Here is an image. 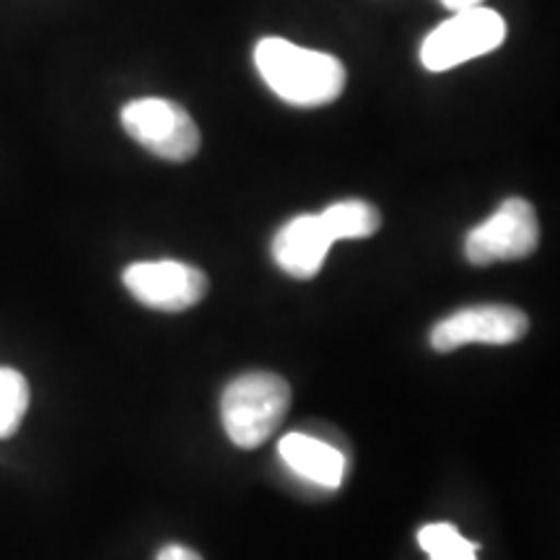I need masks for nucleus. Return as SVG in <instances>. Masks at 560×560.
I'll list each match as a JSON object with an SVG mask.
<instances>
[{
  "label": "nucleus",
  "instance_id": "obj_1",
  "mask_svg": "<svg viewBox=\"0 0 560 560\" xmlns=\"http://www.w3.org/2000/svg\"><path fill=\"white\" fill-rule=\"evenodd\" d=\"M255 68L278 100L293 107H325L346 91V66L330 52L265 37L255 47Z\"/></svg>",
  "mask_w": 560,
  "mask_h": 560
},
{
  "label": "nucleus",
  "instance_id": "obj_2",
  "mask_svg": "<svg viewBox=\"0 0 560 560\" xmlns=\"http://www.w3.org/2000/svg\"><path fill=\"white\" fill-rule=\"evenodd\" d=\"M291 405V387L283 376L252 371L236 376L223 389L221 420L231 444L240 450H257L280 429Z\"/></svg>",
  "mask_w": 560,
  "mask_h": 560
},
{
  "label": "nucleus",
  "instance_id": "obj_3",
  "mask_svg": "<svg viewBox=\"0 0 560 560\" xmlns=\"http://www.w3.org/2000/svg\"><path fill=\"white\" fill-rule=\"evenodd\" d=\"M503 39H506V21L501 13L475 5V9L454 13L423 39L420 62L431 73H444L462 62L499 50Z\"/></svg>",
  "mask_w": 560,
  "mask_h": 560
},
{
  "label": "nucleus",
  "instance_id": "obj_4",
  "mask_svg": "<svg viewBox=\"0 0 560 560\" xmlns=\"http://www.w3.org/2000/svg\"><path fill=\"white\" fill-rule=\"evenodd\" d=\"M122 128L136 143L153 156L174 161H190L200 151V130L182 104L149 96L128 102L122 107Z\"/></svg>",
  "mask_w": 560,
  "mask_h": 560
},
{
  "label": "nucleus",
  "instance_id": "obj_5",
  "mask_svg": "<svg viewBox=\"0 0 560 560\" xmlns=\"http://www.w3.org/2000/svg\"><path fill=\"white\" fill-rule=\"evenodd\" d=\"M540 244V221L535 206L524 198L503 200L499 210L475 226L465 240L467 262L486 268L495 262L524 260Z\"/></svg>",
  "mask_w": 560,
  "mask_h": 560
},
{
  "label": "nucleus",
  "instance_id": "obj_6",
  "mask_svg": "<svg viewBox=\"0 0 560 560\" xmlns=\"http://www.w3.org/2000/svg\"><path fill=\"white\" fill-rule=\"evenodd\" d=\"M529 330L527 314L506 304H482L454 312L436 322L431 330V348L439 353L482 342V346H511Z\"/></svg>",
  "mask_w": 560,
  "mask_h": 560
},
{
  "label": "nucleus",
  "instance_id": "obj_7",
  "mask_svg": "<svg viewBox=\"0 0 560 560\" xmlns=\"http://www.w3.org/2000/svg\"><path fill=\"white\" fill-rule=\"evenodd\" d=\"M122 280L125 289L140 304L170 314L192 310V306L200 304L208 291L206 272L177 260L136 262L125 270Z\"/></svg>",
  "mask_w": 560,
  "mask_h": 560
},
{
  "label": "nucleus",
  "instance_id": "obj_8",
  "mask_svg": "<svg viewBox=\"0 0 560 560\" xmlns=\"http://www.w3.org/2000/svg\"><path fill=\"white\" fill-rule=\"evenodd\" d=\"M332 244L335 240L322 215L304 213L291 219L283 229H278L276 240H272V260L291 278L306 280L322 270Z\"/></svg>",
  "mask_w": 560,
  "mask_h": 560
},
{
  "label": "nucleus",
  "instance_id": "obj_9",
  "mask_svg": "<svg viewBox=\"0 0 560 560\" xmlns=\"http://www.w3.org/2000/svg\"><path fill=\"white\" fill-rule=\"evenodd\" d=\"M278 454L291 472L319 488L335 490L346 478V457L327 441L306 436V433H285L278 441Z\"/></svg>",
  "mask_w": 560,
  "mask_h": 560
},
{
  "label": "nucleus",
  "instance_id": "obj_10",
  "mask_svg": "<svg viewBox=\"0 0 560 560\" xmlns=\"http://www.w3.org/2000/svg\"><path fill=\"white\" fill-rule=\"evenodd\" d=\"M322 221L335 242L340 240H369L382 226V215L366 200H340L322 210Z\"/></svg>",
  "mask_w": 560,
  "mask_h": 560
},
{
  "label": "nucleus",
  "instance_id": "obj_11",
  "mask_svg": "<svg viewBox=\"0 0 560 560\" xmlns=\"http://www.w3.org/2000/svg\"><path fill=\"white\" fill-rule=\"evenodd\" d=\"M418 542L431 560H475L478 558V545L465 540L459 529L450 522L425 524L418 532Z\"/></svg>",
  "mask_w": 560,
  "mask_h": 560
},
{
  "label": "nucleus",
  "instance_id": "obj_12",
  "mask_svg": "<svg viewBox=\"0 0 560 560\" xmlns=\"http://www.w3.org/2000/svg\"><path fill=\"white\" fill-rule=\"evenodd\" d=\"M30 408V384L19 371L0 366V439L16 433Z\"/></svg>",
  "mask_w": 560,
  "mask_h": 560
},
{
  "label": "nucleus",
  "instance_id": "obj_13",
  "mask_svg": "<svg viewBox=\"0 0 560 560\" xmlns=\"http://www.w3.org/2000/svg\"><path fill=\"white\" fill-rule=\"evenodd\" d=\"M156 560H202V558L195 550L185 548V545H166V548L159 552Z\"/></svg>",
  "mask_w": 560,
  "mask_h": 560
},
{
  "label": "nucleus",
  "instance_id": "obj_14",
  "mask_svg": "<svg viewBox=\"0 0 560 560\" xmlns=\"http://www.w3.org/2000/svg\"><path fill=\"white\" fill-rule=\"evenodd\" d=\"M480 3L482 0H441V5H444V9H450L452 13L475 9V5H480Z\"/></svg>",
  "mask_w": 560,
  "mask_h": 560
}]
</instances>
